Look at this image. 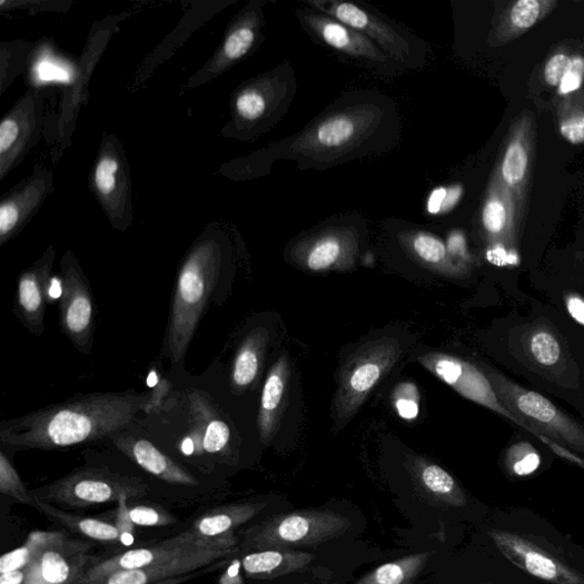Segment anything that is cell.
<instances>
[{"label": "cell", "mask_w": 584, "mask_h": 584, "mask_svg": "<svg viewBox=\"0 0 584 584\" xmlns=\"http://www.w3.org/2000/svg\"><path fill=\"white\" fill-rule=\"evenodd\" d=\"M483 230L489 241L507 244L519 227L517 210L511 190L494 169L481 211Z\"/></svg>", "instance_id": "44dd1931"}, {"label": "cell", "mask_w": 584, "mask_h": 584, "mask_svg": "<svg viewBox=\"0 0 584 584\" xmlns=\"http://www.w3.org/2000/svg\"><path fill=\"white\" fill-rule=\"evenodd\" d=\"M529 350L538 365L552 367L560 362L561 346L551 333L534 334L529 342Z\"/></svg>", "instance_id": "d590c367"}, {"label": "cell", "mask_w": 584, "mask_h": 584, "mask_svg": "<svg viewBox=\"0 0 584 584\" xmlns=\"http://www.w3.org/2000/svg\"><path fill=\"white\" fill-rule=\"evenodd\" d=\"M125 456L148 474L174 485L198 486V479L184 466L162 453L148 438L128 432V427L109 437Z\"/></svg>", "instance_id": "d6986e66"}, {"label": "cell", "mask_w": 584, "mask_h": 584, "mask_svg": "<svg viewBox=\"0 0 584 584\" xmlns=\"http://www.w3.org/2000/svg\"><path fill=\"white\" fill-rule=\"evenodd\" d=\"M517 453L516 461L513 464V471L519 476H526L534 473L541 466V457L531 446L518 445L514 448Z\"/></svg>", "instance_id": "60d3db41"}, {"label": "cell", "mask_w": 584, "mask_h": 584, "mask_svg": "<svg viewBox=\"0 0 584 584\" xmlns=\"http://www.w3.org/2000/svg\"><path fill=\"white\" fill-rule=\"evenodd\" d=\"M39 533L40 532L32 533L24 546L10 552L0 558V574L27 568L38 547Z\"/></svg>", "instance_id": "8d00e7d4"}, {"label": "cell", "mask_w": 584, "mask_h": 584, "mask_svg": "<svg viewBox=\"0 0 584 584\" xmlns=\"http://www.w3.org/2000/svg\"><path fill=\"white\" fill-rule=\"evenodd\" d=\"M235 545V537L229 534L217 538H206L190 531L155 547L131 550L89 566L75 584L95 582L120 570H135L182 561L219 547Z\"/></svg>", "instance_id": "8fae6325"}, {"label": "cell", "mask_w": 584, "mask_h": 584, "mask_svg": "<svg viewBox=\"0 0 584 584\" xmlns=\"http://www.w3.org/2000/svg\"><path fill=\"white\" fill-rule=\"evenodd\" d=\"M187 435L182 452L188 455L227 456L231 452L232 432L208 396L198 390L187 395Z\"/></svg>", "instance_id": "e0dca14e"}, {"label": "cell", "mask_w": 584, "mask_h": 584, "mask_svg": "<svg viewBox=\"0 0 584 584\" xmlns=\"http://www.w3.org/2000/svg\"><path fill=\"white\" fill-rule=\"evenodd\" d=\"M148 383L150 390L147 392L143 412L148 416H157L166 412L172 384L164 374L158 372L157 368L151 370Z\"/></svg>", "instance_id": "836d02e7"}, {"label": "cell", "mask_w": 584, "mask_h": 584, "mask_svg": "<svg viewBox=\"0 0 584 584\" xmlns=\"http://www.w3.org/2000/svg\"><path fill=\"white\" fill-rule=\"evenodd\" d=\"M535 150V118L532 112L525 110L511 123L502 160L497 167L503 182L514 197L519 226L526 211L531 190Z\"/></svg>", "instance_id": "4fadbf2b"}, {"label": "cell", "mask_w": 584, "mask_h": 584, "mask_svg": "<svg viewBox=\"0 0 584 584\" xmlns=\"http://www.w3.org/2000/svg\"><path fill=\"white\" fill-rule=\"evenodd\" d=\"M88 548L60 533L40 532L33 558L24 568V584H75L88 568Z\"/></svg>", "instance_id": "2e32d148"}, {"label": "cell", "mask_w": 584, "mask_h": 584, "mask_svg": "<svg viewBox=\"0 0 584 584\" xmlns=\"http://www.w3.org/2000/svg\"><path fill=\"white\" fill-rule=\"evenodd\" d=\"M504 406L536 433L584 452V432L541 394L526 390L491 370L483 372Z\"/></svg>", "instance_id": "ba28073f"}, {"label": "cell", "mask_w": 584, "mask_h": 584, "mask_svg": "<svg viewBox=\"0 0 584 584\" xmlns=\"http://www.w3.org/2000/svg\"><path fill=\"white\" fill-rule=\"evenodd\" d=\"M220 264L218 248L205 244L192 251L178 274L165 340V352L172 365L186 357L217 287Z\"/></svg>", "instance_id": "3957f363"}, {"label": "cell", "mask_w": 584, "mask_h": 584, "mask_svg": "<svg viewBox=\"0 0 584 584\" xmlns=\"http://www.w3.org/2000/svg\"><path fill=\"white\" fill-rule=\"evenodd\" d=\"M268 343V331L254 329L242 342L234 358L231 386L236 393L251 388L257 382Z\"/></svg>", "instance_id": "d4e9b609"}, {"label": "cell", "mask_w": 584, "mask_h": 584, "mask_svg": "<svg viewBox=\"0 0 584 584\" xmlns=\"http://www.w3.org/2000/svg\"><path fill=\"white\" fill-rule=\"evenodd\" d=\"M525 565L531 574L544 580H553L558 575L555 562L535 552L525 554Z\"/></svg>", "instance_id": "ab89813d"}, {"label": "cell", "mask_w": 584, "mask_h": 584, "mask_svg": "<svg viewBox=\"0 0 584 584\" xmlns=\"http://www.w3.org/2000/svg\"><path fill=\"white\" fill-rule=\"evenodd\" d=\"M60 324L63 334L80 352L92 350L96 305L89 284L75 259H63Z\"/></svg>", "instance_id": "9a60e30c"}, {"label": "cell", "mask_w": 584, "mask_h": 584, "mask_svg": "<svg viewBox=\"0 0 584 584\" xmlns=\"http://www.w3.org/2000/svg\"><path fill=\"white\" fill-rule=\"evenodd\" d=\"M429 554H417L385 564L356 584H414L425 567Z\"/></svg>", "instance_id": "f1b7e54d"}, {"label": "cell", "mask_w": 584, "mask_h": 584, "mask_svg": "<svg viewBox=\"0 0 584 584\" xmlns=\"http://www.w3.org/2000/svg\"><path fill=\"white\" fill-rule=\"evenodd\" d=\"M412 473L419 487L435 502L461 506L464 504L455 478L439 466L425 459H416L412 465Z\"/></svg>", "instance_id": "4316f807"}, {"label": "cell", "mask_w": 584, "mask_h": 584, "mask_svg": "<svg viewBox=\"0 0 584 584\" xmlns=\"http://www.w3.org/2000/svg\"><path fill=\"white\" fill-rule=\"evenodd\" d=\"M147 393H96L55 404L0 425L12 451H58L109 438L143 412Z\"/></svg>", "instance_id": "7a4b0ae2"}, {"label": "cell", "mask_w": 584, "mask_h": 584, "mask_svg": "<svg viewBox=\"0 0 584 584\" xmlns=\"http://www.w3.org/2000/svg\"><path fill=\"white\" fill-rule=\"evenodd\" d=\"M297 88L296 71L286 60L244 89L236 101L238 117L253 131L271 129L289 112Z\"/></svg>", "instance_id": "9c48e42d"}, {"label": "cell", "mask_w": 584, "mask_h": 584, "mask_svg": "<svg viewBox=\"0 0 584 584\" xmlns=\"http://www.w3.org/2000/svg\"><path fill=\"white\" fill-rule=\"evenodd\" d=\"M260 13H251L248 21L239 26L229 36L224 44V52L230 61H236L245 57L254 47L260 28Z\"/></svg>", "instance_id": "1f68e13d"}, {"label": "cell", "mask_w": 584, "mask_h": 584, "mask_svg": "<svg viewBox=\"0 0 584 584\" xmlns=\"http://www.w3.org/2000/svg\"><path fill=\"white\" fill-rule=\"evenodd\" d=\"M557 7L556 0H517L509 3L494 23L488 43L492 48L505 47L545 20Z\"/></svg>", "instance_id": "7402d4cb"}, {"label": "cell", "mask_w": 584, "mask_h": 584, "mask_svg": "<svg viewBox=\"0 0 584 584\" xmlns=\"http://www.w3.org/2000/svg\"><path fill=\"white\" fill-rule=\"evenodd\" d=\"M399 138L398 108L390 98L375 91H352L264 156L269 165L287 160L299 169L326 170L388 152Z\"/></svg>", "instance_id": "6da1fadb"}, {"label": "cell", "mask_w": 584, "mask_h": 584, "mask_svg": "<svg viewBox=\"0 0 584 584\" xmlns=\"http://www.w3.org/2000/svg\"><path fill=\"white\" fill-rule=\"evenodd\" d=\"M261 507L260 505H242L226 512L212 513L201 518L194 531L206 538L228 535L231 529L253 518Z\"/></svg>", "instance_id": "4dcf8cb0"}, {"label": "cell", "mask_w": 584, "mask_h": 584, "mask_svg": "<svg viewBox=\"0 0 584 584\" xmlns=\"http://www.w3.org/2000/svg\"><path fill=\"white\" fill-rule=\"evenodd\" d=\"M147 485L139 478L105 469L82 468L36 492V498L71 507L103 505L142 497Z\"/></svg>", "instance_id": "8992f818"}, {"label": "cell", "mask_w": 584, "mask_h": 584, "mask_svg": "<svg viewBox=\"0 0 584 584\" xmlns=\"http://www.w3.org/2000/svg\"><path fill=\"white\" fill-rule=\"evenodd\" d=\"M350 521L334 512L304 511L277 516L254 531L255 550H294L319 546L345 534Z\"/></svg>", "instance_id": "52a82bcc"}, {"label": "cell", "mask_w": 584, "mask_h": 584, "mask_svg": "<svg viewBox=\"0 0 584 584\" xmlns=\"http://www.w3.org/2000/svg\"><path fill=\"white\" fill-rule=\"evenodd\" d=\"M314 556L294 550H265L247 555L242 567L250 576H280L306 567Z\"/></svg>", "instance_id": "484cf974"}, {"label": "cell", "mask_w": 584, "mask_h": 584, "mask_svg": "<svg viewBox=\"0 0 584 584\" xmlns=\"http://www.w3.org/2000/svg\"><path fill=\"white\" fill-rule=\"evenodd\" d=\"M33 503L36 507L38 506L52 518L61 522L67 527L85 535L86 537L107 543L120 541V528L110 523L96 518H82L65 514L36 497H33Z\"/></svg>", "instance_id": "f546056e"}, {"label": "cell", "mask_w": 584, "mask_h": 584, "mask_svg": "<svg viewBox=\"0 0 584 584\" xmlns=\"http://www.w3.org/2000/svg\"><path fill=\"white\" fill-rule=\"evenodd\" d=\"M393 404L402 419L415 420L420 409V394L417 386L412 382L400 383L393 393Z\"/></svg>", "instance_id": "e575fe53"}, {"label": "cell", "mask_w": 584, "mask_h": 584, "mask_svg": "<svg viewBox=\"0 0 584 584\" xmlns=\"http://www.w3.org/2000/svg\"><path fill=\"white\" fill-rule=\"evenodd\" d=\"M461 187L438 188L430 195L427 209L437 215L453 209L462 197Z\"/></svg>", "instance_id": "f35d334b"}, {"label": "cell", "mask_w": 584, "mask_h": 584, "mask_svg": "<svg viewBox=\"0 0 584 584\" xmlns=\"http://www.w3.org/2000/svg\"><path fill=\"white\" fill-rule=\"evenodd\" d=\"M37 73L40 80L43 81H70L71 75L67 69L59 66L58 63L43 60L38 63Z\"/></svg>", "instance_id": "f6af8a7d"}, {"label": "cell", "mask_w": 584, "mask_h": 584, "mask_svg": "<svg viewBox=\"0 0 584 584\" xmlns=\"http://www.w3.org/2000/svg\"><path fill=\"white\" fill-rule=\"evenodd\" d=\"M118 162L110 158H105L100 161L96 172V181L99 191L102 195H110L116 187V172L118 171Z\"/></svg>", "instance_id": "b9f144b4"}, {"label": "cell", "mask_w": 584, "mask_h": 584, "mask_svg": "<svg viewBox=\"0 0 584 584\" xmlns=\"http://www.w3.org/2000/svg\"><path fill=\"white\" fill-rule=\"evenodd\" d=\"M362 231L353 226H333L298 240L290 259L305 271H348L362 247Z\"/></svg>", "instance_id": "7c38bea8"}, {"label": "cell", "mask_w": 584, "mask_h": 584, "mask_svg": "<svg viewBox=\"0 0 584 584\" xmlns=\"http://www.w3.org/2000/svg\"><path fill=\"white\" fill-rule=\"evenodd\" d=\"M19 137V126L12 119H7L0 125V154H6L11 149Z\"/></svg>", "instance_id": "bcb514c9"}, {"label": "cell", "mask_w": 584, "mask_h": 584, "mask_svg": "<svg viewBox=\"0 0 584 584\" xmlns=\"http://www.w3.org/2000/svg\"><path fill=\"white\" fill-rule=\"evenodd\" d=\"M399 242L424 266L444 276H457L462 265L447 253L445 242L425 231H408L399 235Z\"/></svg>", "instance_id": "cb8c5ba5"}, {"label": "cell", "mask_w": 584, "mask_h": 584, "mask_svg": "<svg viewBox=\"0 0 584 584\" xmlns=\"http://www.w3.org/2000/svg\"><path fill=\"white\" fill-rule=\"evenodd\" d=\"M402 355L400 343L382 337L359 347L344 366L335 395L333 415L344 427L362 409L372 390L395 367Z\"/></svg>", "instance_id": "5b68a950"}, {"label": "cell", "mask_w": 584, "mask_h": 584, "mask_svg": "<svg viewBox=\"0 0 584 584\" xmlns=\"http://www.w3.org/2000/svg\"><path fill=\"white\" fill-rule=\"evenodd\" d=\"M418 363L464 397L482 404V406L515 422L517 425L529 430L532 434L554 447L552 444L553 442L551 443L548 437L536 433L504 406L497 394L494 393L485 374L479 372L473 365L463 362V359L455 356L439 353L423 354L418 357Z\"/></svg>", "instance_id": "5bb4252c"}, {"label": "cell", "mask_w": 584, "mask_h": 584, "mask_svg": "<svg viewBox=\"0 0 584 584\" xmlns=\"http://www.w3.org/2000/svg\"><path fill=\"white\" fill-rule=\"evenodd\" d=\"M445 245L448 255H451V257L458 264H461L459 261L462 260L468 259L466 239L462 232H453L451 236H448Z\"/></svg>", "instance_id": "7dc6e473"}, {"label": "cell", "mask_w": 584, "mask_h": 584, "mask_svg": "<svg viewBox=\"0 0 584 584\" xmlns=\"http://www.w3.org/2000/svg\"><path fill=\"white\" fill-rule=\"evenodd\" d=\"M567 310L571 317L581 326H584V300L577 296L567 299Z\"/></svg>", "instance_id": "c3c4849f"}, {"label": "cell", "mask_w": 584, "mask_h": 584, "mask_svg": "<svg viewBox=\"0 0 584 584\" xmlns=\"http://www.w3.org/2000/svg\"><path fill=\"white\" fill-rule=\"evenodd\" d=\"M556 126L561 137L573 146L584 145V91L575 89L556 105Z\"/></svg>", "instance_id": "83f0119b"}, {"label": "cell", "mask_w": 584, "mask_h": 584, "mask_svg": "<svg viewBox=\"0 0 584 584\" xmlns=\"http://www.w3.org/2000/svg\"><path fill=\"white\" fill-rule=\"evenodd\" d=\"M0 491L4 496L20 503L33 504V498L26 489L21 477L4 452L0 453Z\"/></svg>", "instance_id": "d6a6232c"}, {"label": "cell", "mask_w": 584, "mask_h": 584, "mask_svg": "<svg viewBox=\"0 0 584 584\" xmlns=\"http://www.w3.org/2000/svg\"><path fill=\"white\" fill-rule=\"evenodd\" d=\"M303 4L363 33L406 70L423 69L428 62L430 50L425 41L372 8L339 0H305Z\"/></svg>", "instance_id": "277c9868"}, {"label": "cell", "mask_w": 584, "mask_h": 584, "mask_svg": "<svg viewBox=\"0 0 584 584\" xmlns=\"http://www.w3.org/2000/svg\"><path fill=\"white\" fill-rule=\"evenodd\" d=\"M237 552L235 546L219 547L207 553L161 565L135 570H120L86 584H167L190 578L202 568Z\"/></svg>", "instance_id": "ac0fdd59"}, {"label": "cell", "mask_w": 584, "mask_h": 584, "mask_svg": "<svg viewBox=\"0 0 584 584\" xmlns=\"http://www.w3.org/2000/svg\"><path fill=\"white\" fill-rule=\"evenodd\" d=\"M289 382L290 364L288 357L284 355L269 370L261 392L258 429L265 444L271 442L277 434L289 390Z\"/></svg>", "instance_id": "603a6c76"}, {"label": "cell", "mask_w": 584, "mask_h": 584, "mask_svg": "<svg viewBox=\"0 0 584 584\" xmlns=\"http://www.w3.org/2000/svg\"><path fill=\"white\" fill-rule=\"evenodd\" d=\"M296 17L311 37L354 62L385 76L407 71L369 38L329 16L305 7Z\"/></svg>", "instance_id": "30bf717a"}, {"label": "cell", "mask_w": 584, "mask_h": 584, "mask_svg": "<svg viewBox=\"0 0 584 584\" xmlns=\"http://www.w3.org/2000/svg\"><path fill=\"white\" fill-rule=\"evenodd\" d=\"M20 214L18 208L12 204H3L0 207V237L7 239L17 228Z\"/></svg>", "instance_id": "ee69618b"}, {"label": "cell", "mask_w": 584, "mask_h": 584, "mask_svg": "<svg viewBox=\"0 0 584 584\" xmlns=\"http://www.w3.org/2000/svg\"><path fill=\"white\" fill-rule=\"evenodd\" d=\"M26 571H13L6 574H0V584H24Z\"/></svg>", "instance_id": "681fc988"}, {"label": "cell", "mask_w": 584, "mask_h": 584, "mask_svg": "<svg viewBox=\"0 0 584 584\" xmlns=\"http://www.w3.org/2000/svg\"><path fill=\"white\" fill-rule=\"evenodd\" d=\"M573 68L574 61L566 52H556L550 58L545 66V81L552 87H560L572 73Z\"/></svg>", "instance_id": "74e56055"}, {"label": "cell", "mask_w": 584, "mask_h": 584, "mask_svg": "<svg viewBox=\"0 0 584 584\" xmlns=\"http://www.w3.org/2000/svg\"><path fill=\"white\" fill-rule=\"evenodd\" d=\"M55 253H48L18 280L16 309L18 318L34 336L44 331V311L50 298Z\"/></svg>", "instance_id": "ffe728a7"}, {"label": "cell", "mask_w": 584, "mask_h": 584, "mask_svg": "<svg viewBox=\"0 0 584 584\" xmlns=\"http://www.w3.org/2000/svg\"><path fill=\"white\" fill-rule=\"evenodd\" d=\"M128 517L131 523L140 526H162L172 523L169 517L160 514L157 509L145 506L130 509Z\"/></svg>", "instance_id": "7bdbcfd3"}]
</instances>
